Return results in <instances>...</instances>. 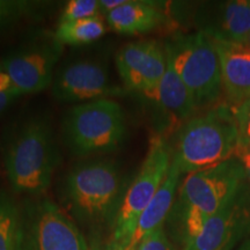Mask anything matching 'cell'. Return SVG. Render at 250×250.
<instances>
[{
  "instance_id": "1",
  "label": "cell",
  "mask_w": 250,
  "mask_h": 250,
  "mask_svg": "<svg viewBox=\"0 0 250 250\" xmlns=\"http://www.w3.org/2000/svg\"><path fill=\"white\" fill-rule=\"evenodd\" d=\"M59 160L54 130L45 118L34 116L19 125L5 151V169L18 193L43 195Z\"/></svg>"
},
{
  "instance_id": "2",
  "label": "cell",
  "mask_w": 250,
  "mask_h": 250,
  "mask_svg": "<svg viewBox=\"0 0 250 250\" xmlns=\"http://www.w3.org/2000/svg\"><path fill=\"white\" fill-rule=\"evenodd\" d=\"M239 131L229 105H217L192 117L180 129L173 161L187 175L213 167L232 159Z\"/></svg>"
},
{
  "instance_id": "3",
  "label": "cell",
  "mask_w": 250,
  "mask_h": 250,
  "mask_svg": "<svg viewBox=\"0 0 250 250\" xmlns=\"http://www.w3.org/2000/svg\"><path fill=\"white\" fill-rule=\"evenodd\" d=\"M245 180L242 165L234 156L213 167L187 175L179 197L186 241L198 235L212 217L235 201Z\"/></svg>"
},
{
  "instance_id": "4",
  "label": "cell",
  "mask_w": 250,
  "mask_h": 250,
  "mask_svg": "<svg viewBox=\"0 0 250 250\" xmlns=\"http://www.w3.org/2000/svg\"><path fill=\"white\" fill-rule=\"evenodd\" d=\"M122 186V170L116 161L94 159L78 164L68 171L64 192L78 220L100 226L111 219L117 204L120 206Z\"/></svg>"
},
{
  "instance_id": "5",
  "label": "cell",
  "mask_w": 250,
  "mask_h": 250,
  "mask_svg": "<svg viewBox=\"0 0 250 250\" xmlns=\"http://www.w3.org/2000/svg\"><path fill=\"white\" fill-rule=\"evenodd\" d=\"M64 138L80 158L103 154L121 147L126 136V117L114 99H101L74 105L65 115Z\"/></svg>"
},
{
  "instance_id": "6",
  "label": "cell",
  "mask_w": 250,
  "mask_h": 250,
  "mask_svg": "<svg viewBox=\"0 0 250 250\" xmlns=\"http://www.w3.org/2000/svg\"><path fill=\"white\" fill-rule=\"evenodd\" d=\"M165 49L197 109L214 104L223 92V81L220 62L210 37L203 31L180 35Z\"/></svg>"
},
{
  "instance_id": "7",
  "label": "cell",
  "mask_w": 250,
  "mask_h": 250,
  "mask_svg": "<svg viewBox=\"0 0 250 250\" xmlns=\"http://www.w3.org/2000/svg\"><path fill=\"white\" fill-rule=\"evenodd\" d=\"M173 153L164 137H152L142 167L120 202L112 227V239L129 248L140 215L165 181Z\"/></svg>"
},
{
  "instance_id": "8",
  "label": "cell",
  "mask_w": 250,
  "mask_h": 250,
  "mask_svg": "<svg viewBox=\"0 0 250 250\" xmlns=\"http://www.w3.org/2000/svg\"><path fill=\"white\" fill-rule=\"evenodd\" d=\"M17 250H89L74 221L49 199L29 202L20 211Z\"/></svg>"
},
{
  "instance_id": "9",
  "label": "cell",
  "mask_w": 250,
  "mask_h": 250,
  "mask_svg": "<svg viewBox=\"0 0 250 250\" xmlns=\"http://www.w3.org/2000/svg\"><path fill=\"white\" fill-rule=\"evenodd\" d=\"M62 49L64 45L52 36L35 41L2 59V67L14 89L24 95L40 93L51 86Z\"/></svg>"
},
{
  "instance_id": "10",
  "label": "cell",
  "mask_w": 250,
  "mask_h": 250,
  "mask_svg": "<svg viewBox=\"0 0 250 250\" xmlns=\"http://www.w3.org/2000/svg\"><path fill=\"white\" fill-rule=\"evenodd\" d=\"M50 87L54 98L65 103H83L124 94L121 87L112 83L105 64L94 59H78L64 65Z\"/></svg>"
},
{
  "instance_id": "11",
  "label": "cell",
  "mask_w": 250,
  "mask_h": 250,
  "mask_svg": "<svg viewBox=\"0 0 250 250\" xmlns=\"http://www.w3.org/2000/svg\"><path fill=\"white\" fill-rule=\"evenodd\" d=\"M116 67L125 88L143 95L154 88L167 71L166 49L155 41L127 43L117 51Z\"/></svg>"
},
{
  "instance_id": "12",
  "label": "cell",
  "mask_w": 250,
  "mask_h": 250,
  "mask_svg": "<svg viewBox=\"0 0 250 250\" xmlns=\"http://www.w3.org/2000/svg\"><path fill=\"white\" fill-rule=\"evenodd\" d=\"M112 30L126 36L148 33L165 21V15L154 4L137 0H100Z\"/></svg>"
},
{
  "instance_id": "13",
  "label": "cell",
  "mask_w": 250,
  "mask_h": 250,
  "mask_svg": "<svg viewBox=\"0 0 250 250\" xmlns=\"http://www.w3.org/2000/svg\"><path fill=\"white\" fill-rule=\"evenodd\" d=\"M212 43L220 62L223 90L229 107L250 100V50L240 43Z\"/></svg>"
},
{
  "instance_id": "14",
  "label": "cell",
  "mask_w": 250,
  "mask_h": 250,
  "mask_svg": "<svg viewBox=\"0 0 250 250\" xmlns=\"http://www.w3.org/2000/svg\"><path fill=\"white\" fill-rule=\"evenodd\" d=\"M236 199L212 217L198 235L187 240L183 250H230L241 236L247 223L245 211Z\"/></svg>"
},
{
  "instance_id": "15",
  "label": "cell",
  "mask_w": 250,
  "mask_h": 250,
  "mask_svg": "<svg viewBox=\"0 0 250 250\" xmlns=\"http://www.w3.org/2000/svg\"><path fill=\"white\" fill-rule=\"evenodd\" d=\"M203 22L201 31L212 41L246 44L250 34V0L218 2Z\"/></svg>"
},
{
  "instance_id": "16",
  "label": "cell",
  "mask_w": 250,
  "mask_h": 250,
  "mask_svg": "<svg viewBox=\"0 0 250 250\" xmlns=\"http://www.w3.org/2000/svg\"><path fill=\"white\" fill-rule=\"evenodd\" d=\"M143 96L160 108L169 121L170 126H183L197 110L191 94L177 76L168 57L167 71L160 83Z\"/></svg>"
},
{
  "instance_id": "17",
  "label": "cell",
  "mask_w": 250,
  "mask_h": 250,
  "mask_svg": "<svg viewBox=\"0 0 250 250\" xmlns=\"http://www.w3.org/2000/svg\"><path fill=\"white\" fill-rule=\"evenodd\" d=\"M180 177L181 171L177 168V166L171 161L170 168L165 181L152 198V201L148 203L147 208L140 215L138 225H137L127 250L136 249L144 237L162 227V224L173 208Z\"/></svg>"
},
{
  "instance_id": "18",
  "label": "cell",
  "mask_w": 250,
  "mask_h": 250,
  "mask_svg": "<svg viewBox=\"0 0 250 250\" xmlns=\"http://www.w3.org/2000/svg\"><path fill=\"white\" fill-rule=\"evenodd\" d=\"M104 20L101 15L72 22H59L54 37L62 45H86L101 39L105 34Z\"/></svg>"
},
{
  "instance_id": "19",
  "label": "cell",
  "mask_w": 250,
  "mask_h": 250,
  "mask_svg": "<svg viewBox=\"0 0 250 250\" xmlns=\"http://www.w3.org/2000/svg\"><path fill=\"white\" fill-rule=\"evenodd\" d=\"M20 210L7 193H0V250H17Z\"/></svg>"
},
{
  "instance_id": "20",
  "label": "cell",
  "mask_w": 250,
  "mask_h": 250,
  "mask_svg": "<svg viewBox=\"0 0 250 250\" xmlns=\"http://www.w3.org/2000/svg\"><path fill=\"white\" fill-rule=\"evenodd\" d=\"M36 6L37 2L26 0H0V33L33 14Z\"/></svg>"
},
{
  "instance_id": "21",
  "label": "cell",
  "mask_w": 250,
  "mask_h": 250,
  "mask_svg": "<svg viewBox=\"0 0 250 250\" xmlns=\"http://www.w3.org/2000/svg\"><path fill=\"white\" fill-rule=\"evenodd\" d=\"M101 14L100 0H70L62 8L59 22H72Z\"/></svg>"
},
{
  "instance_id": "22",
  "label": "cell",
  "mask_w": 250,
  "mask_h": 250,
  "mask_svg": "<svg viewBox=\"0 0 250 250\" xmlns=\"http://www.w3.org/2000/svg\"><path fill=\"white\" fill-rule=\"evenodd\" d=\"M230 108L236 122L239 138L250 140V100Z\"/></svg>"
},
{
  "instance_id": "23",
  "label": "cell",
  "mask_w": 250,
  "mask_h": 250,
  "mask_svg": "<svg viewBox=\"0 0 250 250\" xmlns=\"http://www.w3.org/2000/svg\"><path fill=\"white\" fill-rule=\"evenodd\" d=\"M133 250H173V247L166 235L164 227H161L144 237L142 242Z\"/></svg>"
},
{
  "instance_id": "24",
  "label": "cell",
  "mask_w": 250,
  "mask_h": 250,
  "mask_svg": "<svg viewBox=\"0 0 250 250\" xmlns=\"http://www.w3.org/2000/svg\"><path fill=\"white\" fill-rule=\"evenodd\" d=\"M234 158H236L242 165L246 174V180L248 181L250 187V140L239 138Z\"/></svg>"
},
{
  "instance_id": "25",
  "label": "cell",
  "mask_w": 250,
  "mask_h": 250,
  "mask_svg": "<svg viewBox=\"0 0 250 250\" xmlns=\"http://www.w3.org/2000/svg\"><path fill=\"white\" fill-rule=\"evenodd\" d=\"M89 250H127V247L110 236L107 241H94L90 245Z\"/></svg>"
},
{
  "instance_id": "26",
  "label": "cell",
  "mask_w": 250,
  "mask_h": 250,
  "mask_svg": "<svg viewBox=\"0 0 250 250\" xmlns=\"http://www.w3.org/2000/svg\"><path fill=\"white\" fill-rule=\"evenodd\" d=\"M20 93L17 92V90H11V92H4L0 93V114H2L5 110H7L9 105L13 103L15 100L20 98Z\"/></svg>"
},
{
  "instance_id": "27",
  "label": "cell",
  "mask_w": 250,
  "mask_h": 250,
  "mask_svg": "<svg viewBox=\"0 0 250 250\" xmlns=\"http://www.w3.org/2000/svg\"><path fill=\"white\" fill-rule=\"evenodd\" d=\"M11 90H17V89H14L13 85H12L11 79H9V77L6 74V72L4 71V67H2L1 62H0V93L11 92Z\"/></svg>"
},
{
  "instance_id": "28",
  "label": "cell",
  "mask_w": 250,
  "mask_h": 250,
  "mask_svg": "<svg viewBox=\"0 0 250 250\" xmlns=\"http://www.w3.org/2000/svg\"><path fill=\"white\" fill-rule=\"evenodd\" d=\"M240 250H250V241H249V242H247V243H246V245H245V246H243V247H242V248H241V249H240Z\"/></svg>"
},
{
  "instance_id": "29",
  "label": "cell",
  "mask_w": 250,
  "mask_h": 250,
  "mask_svg": "<svg viewBox=\"0 0 250 250\" xmlns=\"http://www.w3.org/2000/svg\"><path fill=\"white\" fill-rule=\"evenodd\" d=\"M246 45H247V48H248L249 50H250V34H249V36H248V39H247V42H246Z\"/></svg>"
}]
</instances>
